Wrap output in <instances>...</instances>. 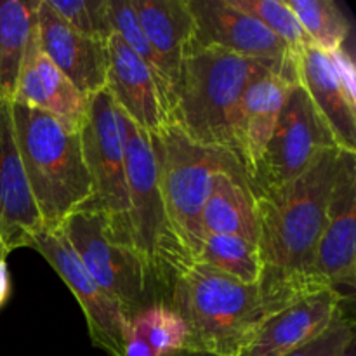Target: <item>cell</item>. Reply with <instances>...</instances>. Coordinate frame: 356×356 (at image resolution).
<instances>
[{"mask_svg":"<svg viewBox=\"0 0 356 356\" xmlns=\"http://www.w3.org/2000/svg\"><path fill=\"white\" fill-rule=\"evenodd\" d=\"M341 153V148L330 149L298 179L254 195L261 263L257 289L264 315L325 289L313 264Z\"/></svg>","mask_w":356,"mask_h":356,"instance_id":"6da1fadb","label":"cell"},{"mask_svg":"<svg viewBox=\"0 0 356 356\" xmlns=\"http://www.w3.org/2000/svg\"><path fill=\"white\" fill-rule=\"evenodd\" d=\"M296 61L252 59L193 44L181 68L170 120L193 141L228 149L236 156L235 122L247 87L268 73L298 75Z\"/></svg>","mask_w":356,"mask_h":356,"instance_id":"7a4b0ae2","label":"cell"},{"mask_svg":"<svg viewBox=\"0 0 356 356\" xmlns=\"http://www.w3.org/2000/svg\"><path fill=\"white\" fill-rule=\"evenodd\" d=\"M167 306L184 325L181 350L238 356L264 309L257 285L193 263L174 278Z\"/></svg>","mask_w":356,"mask_h":356,"instance_id":"3957f363","label":"cell"},{"mask_svg":"<svg viewBox=\"0 0 356 356\" xmlns=\"http://www.w3.org/2000/svg\"><path fill=\"white\" fill-rule=\"evenodd\" d=\"M21 162L44 228L56 229L92 195L80 131L47 111L10 103Z\"/></svg>","mask_w":356,"mask_h":356,"instance_id":"277c9868","label":"cell"},{"mask_svg":"<svg viewBox=\"0 0 356 356\" xmlns=\"http://www.w3.org/2000/svg\"><path fill=\"white\" fill-rule=\"evenodd\" d=\"M120 127L125 148L131 243L148 264L167 299L174 278L195 261L167 214L149 134L122 111Z\"/></svg>","mask_w":356,"mask_h":356,"instance_id":"5b68a950","label":"cell"},{"mask_svg":"<svg viewBox=\"0 0 356 356\" xmlns=\"http://www.w3.org/2000/svg\"><path fill=\"white\" fill-rule=\"evenodd\" d=\"M149 141L167 214L195 261L202 243V209L219 174L243 177L249 174L232 152L193 141L174 122L149 134Z\"/></svg>","mask_w":356,"mask_h":356,"instance_id":"8992f818","label":"cell"},{"mask_svg":"<svg viewBox=\"0 0 356 356\" xmlns=\"http://www.w3.org/2000/svg\"><path fill=\"white\" fill-rule=\"evenodd\" d=\"M59 228L90 277L120 305L127 322L153 306H167L148 264L132 247L113 238L103 214L75 212Z\"/></svg>","mask_w":356,"mask_h":356,"instance_id":"52a82bcc","label":"cell"},{"mask_svg":"<svg viewBox=\"0 0 356 356\" xmlns=\"http://www.w3.org/2000/svg\"><path fill=\"white\" fill-rule=\"evenodd\" d=\"M80 141L92 183V195L79 212L103 214L110 222L113 238L132 247L120 111L106 89L89 96L86 120L80 129Z\"/></svg>","mask_w":356,"mask_h":356,"instance_id":"ba28073f","label":"cell"},{"mask_svg":"<svg viewBox=\"0 0 356 356\" xmlns=\"http://www.w3.org/2000/svg\"><path fill=\"white\" fill-rule=\"evenodd\" d=\"M339 148L332 131L301 83H292L270 141L250 176L252 195L285 186L323 153Z\"/></svg>","mask_w":356,"mask_h":356,"instance_id":"9c48e42d","label":"cell"},{"mask_svg":"<svg viewBox=\"0 0 356 356\" xmlns=\"http://www.w3.org/2000/svg\"><path fill=\"white\" fill-rule=\"evenodd\" d=\"M52 270L68 285L86 316L90 343L110 356H125L129 322L120 305L99 287L83 268L82 261L72 249L61 228H44L31 242Z\"/></svg>","mask_w":356,"mask_h":356,"instance_id":"30bf717a","label":"cell"},{"mask_svg":"<svg viewBox=\"0 0 356 356\" xmlns=\"http://www.w3.org/2000/svg\"><path fill=\"white\" fill-rule=\"evenodd\" d=\"M316 278L353 299L356 282V153L343 149L316 245Z\"/></svg>","mask_w":356,"mask_h":356,"instance_id":"8fae6325","label":"cell"},{"mask_svg":"<svg viewBox=\"0 0 356 356\" xmlns=\"http://www.w3.org/2000/svg\"><path fill=\"white\" fill-rule=\"evenodd\" d=\"M348 299L332 287L306 294L263 316L238 356H284L318 337Z\"/></svg>","mask_w":356,"mask_h":356,"instance_id":"7c38bea8","label":"cell"},{"mask_svg":"<svg viewBox=\"0 0 356 356\" xmlns=\"http://www.w3.org/2000/svg\"><path fill=\"white\" fill-rule=\"evenodd\" d=\"M35 28L42 51L83 96L89 97L106 87L110 66L106 40L73 30L47 0H37Z\"/></svg>","mask_w":356,"mask_h":356,"instance_id":"4fadbf2b","label":"cell"},{"mask_svg":"<svg viewBox=\"0 0 356 356\" xmlns=\"http://www.w3.org/2000/svg\"><path fill=\"white\" fill-rule=\"evenodd\" d=\"M131 3L159 66L163 103L169 115H172L181 68L195 44V19L190 2L131 0Z\"/></svg>","mask_w":356,"mask_h":356,"instance_id":"5bb4252c","label":"cell"},{"mask_svg":"<svg viewBox=\"0 0 356 356\" xmlns=\"http://www.w3.org/2000/svg\"><path fill=\"white\" fill-rule=\"evenodd\" d=\"M44 229L17 148L10 103L0 97V242L7 252L31 247Z\"/></svg>","mask_w":356,"mask_h":356,"instance_id":"9a60e30c","label":"cell"},{"mask_svg":"<svg viewBox=\"0 0 356 356\" xmlns=\"http://www.w3.org/2000/svg\"><path fill=\"white\" fill-rule=\"evenodd\" d=\"M195 19V44L219 47L252 59H289V49L249 13L228 0H188ZM296 59V58H292Z\"/></svg>","mask_w":356,"mask_h":356,"instance_id":"2e32d148","label":"cell"},{"mask_svg":"<svg viewBox=\"0 0 356 356\" xmlns=\"http://www.w3.org/2000/svg\"><path fill=\"white\" fill-rule=\"evenodd\" d=\"M108 54L110 66L104 89L110 92L118 110L148 134H155L170 124L148 65L115 31L108 38Z\"/></svg>","mask_w":356,"mask_h":356,"instance_id":"e0dca14e","label":"cell"},{"mask_svg":"<svg viewBox=\"0 0 356 356\" xmlns=\"http://www.w3.org/2000/svg\"><path fill=\"white\" fill-rule=\"evenodd\" d=\"M87 101L89 97L83 96L42 51L33 17L14 103L47 111L73 131H80L87 115Z\"/></svg>","mask_w":356,"mask_h":356,"instance_id":"ac0fdd59","label":"cell"},{"mask_svg":"<svg viewBox=\"0 0 356 356\" xmlns=\"http://www.w3.org/2000/svg\"><path fill=\"white\" fill-rule=\"evenodd\" d=\"M292 83H298L294 73H268L247 87L235 122L236 156L252 176L285 103Z\"/></svg>","mask_w":356,"mask_h":356,"instance_id":"d6986e66","label":"cell"},{"mask_svg":"<svg viewBox=\"0 0 356 356\" xmlns=\"http://www.w3.org/2000/svg\"><path fill=\"white\" fill-rule=\"evenodd\" d=\"M296 63L298 82L312 97L339 148L356 153V96L344 87L330 54L309 45Z\"/></svg>","mask_w":356,"mask_h":356,"instance_id":"ffe728a7","label":"cell"},{"mask_svg":"<svg viewBox=\"0 0 356 356\" xmlns=\"http://www.w3.org/2000/svg\"><path fill=\"white\" fill-rule=\"evenodd\" d=\"M202 240L209 235H238L257 243V221L249 177L219 174L200 214Z\"/></svg>","mask_w":356,"mask_h":356,"instance_id":"44dd1931","label":"cell"},{"mask_svg":"<svg viewBox=\"0 0 356 356\" xmlns=\"http://www.w3.org/2000/svg\"><path fill=\"white\" fill-rule=\"evenodd\" d=\"M37 0H0V97L14 103Z\"/></svg>","mask_w":356,"mask_h":356,"instance_id":"7402d4cb","label":"cell"},{"mask_svg":"<svg viewBox=\"0 0 356 356\" xmlns=\"http://www.w3.org/2000/svg\"><path fill=\"white\" fill-rule=\"evenodd\" d=\"M195 263L232 275L236 280L257 285L261 275L257 243L238 235H209L202 240Z\"/></svg>","mask_w":356,"mask_h":356,"instance_id":"603a6c76","label":"cell"},{"mask_svg":"<svg viewBox=\"0 0 356 356\" xmlns=\"http://www.w3.org/2000/svg\"><path fill=\"white\" fill-rule=\"evenodd\" d=\"M294 13L312 47L334 52L344 47L351 33L346 14L334 0H284Z\"/></svg>","mask_w":356,"mask_h":356,"instance_id":"cb8c5ba5","label":"cell"},{"mask_svg":"<svg viewBox=\"0 0 356 356\" xmlns=\"http://www.w3.org/2000/svg\"><path fill=\"white\" fill-rule=\"evenodd\" d=\"M233 7L249 13L259 19L292 54L298 59L305 47H309V40L302 31L298 17L294 16L284 0H228Z\"/></svg>","mask_w":356,"mask_h":356,"instance_id":"d4e9b609","label":"cell"},{"mask_svg":"<svg viewBox=\"0 0 356 356\" xmlns=\"http://www.w3.org/2000/svg\"><path fill=\"white\" fill-rule=\"evenodd\" d=\"M129 330L138 334L156 356L181 350L184 343V325L179 316L165 305L153 306L129 322Z\"/></svg>","mask_w":356,"mask_h":356,"instance_id":"484cf974","label":"cell"},{"mask_svg":"<svg viewBox=\"0 0 356 356\" xmlns=\"http://www.w3.org/2000/svg\"><path fill=\"white\" fill-rule=\"evenodd\" d=\"M49 6L79 33L106 40L113 33L110 0H47Z\"/></svg>","mask_w":356,"mask_h":356,"instance_id":"4316f807","label":"cell"},{"mask_svg":"<svg viewBox=\"0 0 356 356\" xmlns=\"http://www.w3.org/2000/svg\"><path fill=\"white\" fill-rule=\"evenodd\" d=\"M110 19L115 33L120 35L122 40H124L125 44H127L129 47L148 65L149 72L153 73V79H155L156 82V87H159L160 90V96H162V79H160L159 66H156L153 52L152 49H149L148 38H146L145 31H143L141 24H139L138 14H136L134 7H132L131 0H110ZM167 113H169V111H167Z\"/></svg>","mask_w":356,"mask_h":356,"instance_id":"83f0119b","label":"cell"},{"mask_svg":"<svg viewBox=\"0 0 356 356\" xmlns=\"http://www.w3.org/2000/svg\"><path fill=\"white\" fill-rule=\"evenodd\" d=\"M350 305L344 306L334 322L320 334L318 337L312 339L309 343L302 344L298 350L284 356H341L346 350L348 344L356 339L355 318L351 313Z\"/></svg>","mask_w":356,"mask_h":356,"instance_id":"f1b7e54d","label":"cell"},{"mask_svg":"<svg viewBox=\"0 0 356 356\" xmlns=\"http://www.w3.org/2000/svg\"><path fill=\"white\" fill-rule=\"evenodd\" d=\"M10 296V275L7 268V256L0 254V308L7 302Z\"/></svg>","mask_w":356,"mask_h":356,"instance_id":"f546056e","label":"cell"},{"mask_svg":"<svg viewBox=\"0 0 356 356\" xmlns=\"http://www.w3.org/2000/svg\"><path fill=\"white\" fill-rule=\"evenodd\" d=\"M162 356H216V355H209V353H198V351H188V350H172L167 351Z\"/></svg>","mask_w":356,"mask_h":356,"instance_id":"4dcf8cb0","label":"cell"},{"mask_svg":"<svg viewBox=\"0 0 356 356\" xmlns=\"http://www.w3.org/2000/svg\"><path fill=\"white\" fill-rule=\"evenodd\" d=\"M341 356H356V339H353L350 344H348L346 350L343 351V355Z\"/></svg>","mask_w":356,"mask_h":356,"instance_id":"1f68e13d","label":"cell"},{"mask_svg":"<svg viewBox=\"0 0 356 356\" xmlns=\"http://www.w3.org/2000/svg\"><path fill=\"white\" fill-rule=\"evenodd\" d=\"M0 254H2V256H9V252H7L6 247L2 245V242H0Z\"/></svg>","mask_w":356,"mask_h":356,"instance_id":"d6a6232c","label":"cell"}]
</instances>
